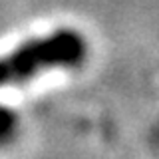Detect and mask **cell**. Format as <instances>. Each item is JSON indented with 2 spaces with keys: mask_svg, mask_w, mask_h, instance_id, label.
<instances>
[{
  "mask_svg": "<svg viewBox=\"0 0 159 159\" xmlns=\"http://www.w3.org/2000/svg\"><path fill=\"white\" fill-rule=\"evenodd\" d=\"M86 52L84 36L72 28H60L48 36L28 40L0 58V88L24 84L46 70L76 68Z\"/></svg>",
  "mask_w": 159,
  "mask_h": 159,
  "instance_id": "1",
  "label": "cell"
},
{
  "mask_svg": "<svg viewBox=\"0 0 159 159\" xmlns=\"http://www.w3.org/2000/svg\"><path fill=\"white\" fill-rule=\"evenodd\" d=\"M18 131V116L14 109L6 106H0V143L12 141Z\"/></svg>",
  "mask_w": 159,
  "mask_h": 159,
  "instance_id": "2",
  "label": "cell"
}]
</instances>
